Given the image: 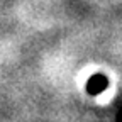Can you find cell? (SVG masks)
Returning a JSON list of instances; mask_svg holds the SVG:
<instances>
[{
	"mask_svg": "<svg viewBox=\"0 0 122 122\" xmlns=\"http://www.w3.org/2000/svg\"><path fill=\"white\" fill-rule=\"evenodd\" d=\"M109 86V78L103 75V73H95V75H92L88 81H86V93L88 95H98L102 93V92Z\"/></svg>",
	"mask_w": 122,
	"mask_h": 122,
	"instance_id": "1",
	"label": "cell"
},
{
	"mask_svg": "<svg viewBox=\"0 0 122 122\" xmlns=\"http://www.w3.org/2000/svg\"><path fill=\"white\" fill-rule=\"evenodd\" d=\"M117 122H122V103H119L117 109Z\"/></svg>",
	"mask_w": 122,
	"mask_h": 122,
	"instance_id": "2",
	"label": "cell"
}]
</instances>
